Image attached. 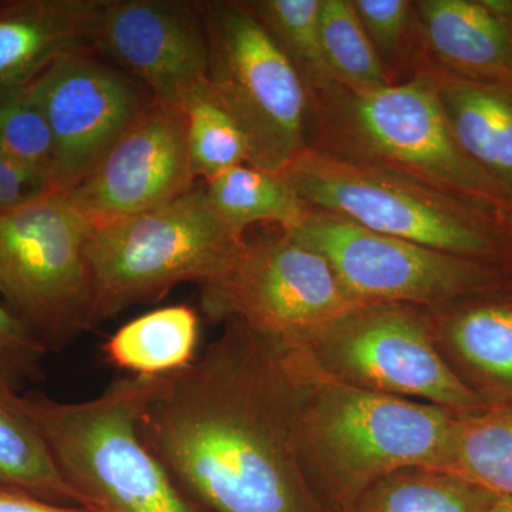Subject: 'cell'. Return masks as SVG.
I'll return each instance as SVG.
<instances>
[{"instance_id": "1", "label": "cell", "mask_w": 512, "mask_h": 512, "mask_svg": "<svg viewBox=\"0 0 512 512\" xmlns=\"http://www.w3.org/2000/svg\"><path fill=\"white\" fill-rule=\"evenodd\" d=\"M299 394L291 346L228 320L192 365L147 377L138 436L205 512H326L296 456Z\"/></svg>"}, {"instance_id": "2", "label": "cell", "mask_w": 512, "mask_h": 512, "mask_svg": "<svg viewBox=\"0 0 512 512\" xmlns=\"http://www.w3.org/2000/svg\"><path fill=\"white\" fill-rule=\"evenodd\" d=\"M292 350L301 370L296 456L323 510H346L397 471L437 467L457 412L336 382Z\"/></svg>"}, {"instance_id": "3", "label": "cell", "mask_w": 512, "mask_h": 512, "mask_svg": "<svg viewBox=\"0 0 512 512\" xmlns=\"http://www.w3.org/2000/svg\"><path fill=\"white\" fill-rule=\"evenodd\" d=\"M311 97L308 147L396 171L512 218L510 195L454 140L426 67L382 89L353 92L335 82Z\"/></svg>"}, {"instance_id": "4", "label": "cell", "mask_w": 512, "mask_h": 512, "mask_svg": "<svg viewBox=\"0 0 512 512\" xmlns=\"http://www.w3.org/2000/svg\"><path fill=\"white\" fill-rule=\"evenodd\" d=\"M309 208L512 274V218L407 175L306 147L281 174Z\"/></svg>"}, {"instance_id": "5", "label": "cell", "mask_w": 512, "mask_h": 512, "mask_svg": "<svg viewBox=\"0 0 512 512\" xmlns=\"http://www.w3.org/2000/svg\"><path fill=\"white\" fill-rule=\"evenodd\" d=\"M147 377L116 380L93 399L62 402L28 393L19 403L57 468L92 512H205L138 436Z\"/></svg>"}, {"instance_id": "6", "label": "cell", "mask_w": 512, "mask_h": 512, "mask_svg": "<svg viewBox=\"0 0 512 512\" xmlns=\"http://www.w3.org/2000/svg\"><path fill=\"white\" fill-rule=\"evenodd\" d=\"M244 239L222 224L204 184L151 210L90 228L92 328L174 286L202 284Z\"/></svg>"}, {"instance_id": "7", "label": "cell", "mask_w": 512, "mask_h": 512, "mask_svg": "<svg viewBox=\"0 0 512 512\" xmlns=\"http://www.w3.org/2000/svg\"><path fill=\"white\" fill-rule=\"evenodd\" d=\"M201 6L208 86L244 133L248 165L281 174L309 146L311 92L247 2Z\"/></svg>"}, {"instance_id": "8", "label": "cell", "mask_w": 512, "mask_h": 512, "mask_svg": "<svg viewBox=\"0 0 512 512\" xmlns=\"http://www.w3.org/2000/svg\"><path fill=\"white\" fill-rule=\"evenodd\" d=\"M90 228L55 190L0 212V299L47 353L92 329Z\"/></svg>"}, {"instance_id": "9", "label": "cell", "mask_w": 512, "mask_h": 512, "mask_svg": "<svg viewBox=\"0 0 512 512\" xmlns=\"http://www.w3.org/2000/svg\"><path fill=\"white\" fill-rule=\"evenodd\" d=\"M286 343L322 375L356 389L457 413L487 407L444 362L426 308L366 303Z\"/></svg>"}, {"instance_id": "10", "label": "cell", "mask_w": 512, "mask_h": 512, "mask_svg": "<svg viewBox=\"0 0 512 512\" xmlns=\"http://www.w3.org/2000/svg\"><path fill=\"white\" fill-rule=\"evenodd\" d=\"M285 234L318 252L357 303L434 308L461 296L512 284L511 272L463 256L370 231L309 208Z\"/></svg>"}, {"instance_id": "11", "label": "cell", "mask_w": 512, "mask_h": 512, "mask_svg": "<svg viewBox=\"0 0 512 512\" xmlns=\"http://www.w3.org/2000/svg\"><path fill=\"white\" fill-rule=\"evenodd\" d=\"M200 288L202 311L211 322L241 320L286 342L362 305L322 255L284 231L244 239Z\"/></svg>"}, {"instance_id": "12", "label": "cell", "mask_w": 512, "mask_h": 512, "mask_svg": "<svg viewBox=\"0 0 512 512\" xmlns=\"http://www.w3.org/2000/svg\"><path fill=\"white\" fill-rule=\"evenodd\" d=\"M29 89L52 128V188L60 192L82 183L154 100L143 84L90 52L60 57Z\"/></svg>"}, {"instance_id": "13", "label": "cell", "mask_w": 512, "mask_h": 512, "mask_svg": "<svg viewBox=\"0 0 512 512\" xmlns=\"http://www.w3.org/2000/svg\"><path fill=\"white\" fill-rule=\"evenodd\" d=\"M195 184L183 110L153 100L92 173L63 194L97 227L165 204Z\"/></svg>"}, {"instance_id": "14", "label": "cell", "mask_w": 512, "mask_h": 512, "mask_svg": "<svg viewBox=\"0 0 512 512\" xmlns=\"http://www.w3.org/2000/svg\"><path fill=\"white\" fill-rule=\"evenodd\" d=\"M154 100L180 104L207 80L208 35L201 2L107 0L94 49Z\"/></svg>"}, {"instance_id": "15", "label": "cell", "mask_w": 512, "mask_h": 512, "mask_svg": "<svg viewBox=\"0 0 512 512\" xmlns=\"http://www.w3.org/2000/svg\"><path fill=\"white\" fill-rule=\"evenodd\" d=\"M434 345L487 407H512V284L426 309Z\"/></svg>"}, {"instance_id": "16", "label": "cell", "mask_w": 512, "mask_h": 512, "mask_svg": "<svg viewBox=\"0 0 512 512\" xmlns=\"http://www.w3.org/2000/svg\"><path fill=\"white\" fill-rule=\"evenodd\" d=\"M417 64L512 89V12L500 0H417Z\"/></svg>"}, {"instance_id": "17", "label": "cell", "mask_w": 512, "mask_h": 512, "mask_svg": "<svg viewBox=\"0 0 512 512\" xmlns=\"http://www.w3.org/2000/svg\"><path fill=\"white\" fill-rule=\"evenodd\" d=\"M106 2H0V100L25 90L60 57L93 50Z\"/></svg>"}, {"instance_id": "18", "label": "cell", "mask_w": 512, "mask_h": 512, "mask_svg": "<svg viewBox=\"0 0 512 512\" xmlns=\"http://www.w3.org/2000/svg\"><path fill=\"white\" fill-rule=\"evenodd\" d=\"M426 67L434 80L454 140L512 200V89L471 82Z\"/></svg>"}, {"instance_id": "19", "label": "cell", "mask_w": 512, "mask_h": 512, "mask_svg": "<svg viewBox=\"0 0 512 512\" xmlns=\"http://www.w3.org/2000/svg\"><path fill=\"white\" fill-rule=\"evenodd\" d=\"M200 318L188 305L165 306L124 323L101 346L104 360L136 377L173 375L197 359Z\"/></svg>"}, {"instance_id": "20", "label": "cell", "mask_w": 512, "mask_h": 512, "mask_svg": "<svg viewBox=\"0 0 512 512\" xmlns=\"http://www.w3.org/2000/svg\"><path fill=\"white\" fill-rule=\"evenodd\" d=\"M495 495H512V407L458 413L439 464Z\"/></svg>"}, {"instance_id": "21", "label": "cell", "mask_w": 512, "mask_h": 512, "mask_svg": "<svg viewBox=\"0 0 512 512\" xmlns=\"http://www.w3.org/2000/svg\"><path fill=\"white\" fill-rule=\"evenodd\" d=\"M0 488L63 505H80L46 441L19 403V392L0 379Z\"/></svg>"}, {"instance_id": "22", "label": "cell", "mask_w": 512, "mask_h": 512, "mask_svg": "<svg viewBox=\"0 0 512 512\" xmlns=\"http://www.w3.org/2000/svg\"><path fill=\"white\" fill-rule=\"evenodd\" d=\"M202 184L212 210L238 237H244L245 229L258 222H274L286 231L298 225L308 211V205L281 175L248 164Z\"/></svg>"}, {"instance_id": "23", "label": "cell", "mask_w": 512, "mask_h": 512, "mask_svg": "<svg viewBox=\"0 0 512 512\" xmlns=\"http://www.w3.org/2000/svg\"><path fill=\"white\" fill-rule=\"evenodd\" d=\"M497 495L433 468L383 478L342 512H488Z\"/></svg>"}, {"instance_id": "24", "label": "cell", "mask_w": 512, "mask_h": 512, "mask_svg": "<svg viewBox=\"0 0 512 512\" xmlns=\"http://www.w3.org/2000/svg\"><path fill=\"white\" fill-rule=\"evenodd\" d=\"M187 126L188 153L195 180L210 181L248 164V144L237 121L215 97L207 80L180 101Z\"/></svg>"}, {"instance_id": "25", "label": "cell", "mask_w": 512, "mask_h": 512, "mask_svg": "<svg viewBox=\"0 0 512 512\" xmlns=\"http://www.w3.org/2000/svg\"><path fill=\"white\" fill-rule=\"evenodd\" d=\"M320 36L333 80L353 92L392 84L350 0H322Z\"/></svg>"}, {"instance_id": "26", "label": "cell", "mask_w": 512, "mask_h": 512, "mask_svg": "<svg viewBox=\"0 0 512 512\" xmlns=\"http://www.w3.org/2000/svg\"><path fill=\"white\" fill-rule=\"evenodd\" d=\"M247 3L301 74L311 94L335 83L323 56L320 36L322 0H254Z\"/></svg>"}, {"instance_id": "27", "label": "cell", "mask_w": 512, "mask_h": 512, "mask_svg": "<svg viewBox=\"0 0 512 512\" xmlns=\"http://www.w3.org/2000/svg\"><path fill=\"white\" fill-rule=\"evenodd\" d=\"M0 154L52 187L55 138L29 87L0 100Z\"/></svg>"}, {"instance_id": "28", "label": "cell", "mask_w": 512, "mask_h": 512, "mask_svg": "<svg viewBox=\"0 0 512 512\" xmlns=\"http://www.w3.org/2000/svg\"><path fill=\"white\" fill-rule=\"evenodd\" d=\"M377 56L393 72L409 59L417 64L416 12L412 0H350ZM419 47V46H417ZM394 83V82H393Z\"/></svg>"}, {"instance_id": "29", "label": "cell", "mask_w": 512, "mask_h": 512, "mask_svg": "<svg viewBox=\"0 0 512 512\" xmlns=\"http://www.w3.org/2000/svg\"><path fill=\"white\" fill-rule=\"evenodd\" d=\"M46 355L47 350L0 299V379L19 392L23 384L42 377Z\"/></svg>"}, {"instance_id": "30", "label": "cell", "mask_w": 512, "mask_h": 512, "mask_svg": "<svg viewBox=\"0 0 512 512\" xmlns=\"http://www.w3.org/2000/svg\"><path fill=\"white\" fill-rule=\"evenodd\" d=\"M52 190L49 183L0 154V212L28 204Z\"/></svg>"}, {"instance_id": "31", "label": "cell", "mask_w": 512, "mask_h": 512, "mask_svg": "<svg viewBox=\"0 0 512 512\" xmlns=\"http://www.w3.org/2000/svg\"><path fill=\"white\" fill-rule=\"evenodd\" d=\"M0 512H92L83 505H63L22 491L0 488Z\"/></svg>"}, {"instance_id": "32", "label": "cell", "mask_w": 512, "mask_h": 512, "mask_svg": "<svg viewBox=\"0 0 512 512\" xmlns=\"http://www.w3.org/2000/svg\"><path fill=\"white\" fill-rule=\"evenodd\" d=\"M488 512H512V495H497Z\"/></svg>"}]
</instances>
